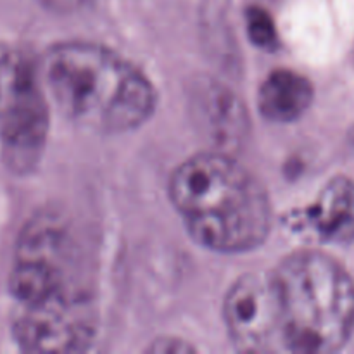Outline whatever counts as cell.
<instances>
[{"label": "cell", "instance_id": "obj_3", "mask_svg": "<svg viewBox=\"0 0 354 354\" xmlns=\"http://www.w3.org/2000/svg\"><path fill=\"white\" fill-rule=\"evenodd\" d=\"M282 353L330 354L354 334V280L322 251L287 256L268 273Z\"/></svg>", "mask_w": 354, "mask_h": 354}, {"label": "cell", "instance_id": "obj_6", "mask_svg": "<svg viewBox=\"0 0 354 354\" xmlns=\"http://www.w3.org/2000/svg\"><path fill=\"white\" fill-rule=\"evenodd\" d=\"M17 346L26 353H80L97 334V306L92 290L69 289L31 304H19L12 327Z\"/></svg>", "mask_w": 354, "mask_h": 354}, {"label": "cell", "instance_id": "obj_4", "mask_svg": "<svg viewBox=\"0 0 354 354\" xmlns=\"http://www.w3.org/2000/svg\"><path fill=\"white\" fill-rule=\"evenodd\" d=\"M48 133V102L26 54L0 44V144L16 171L40 159Z\"/></svg>", "mask_w": 354, "mask_h": 354}, {"label": "cell", "instance_id": "obj_7", "mask_svg": "<svg viewBox=\"0 0 354 354\" xmlns=\"http://www.w3.org/2000/svg\"><path fill=\"white\" fill-rule=\"evenodd\" d=\"M223 317L232 342L239 351L282 353L268 273H251L239 279L225 297Z\"/></svg>", "mask_w": 354, "mask_h": 354}, {"label": "cell", "instance_id": "obj_8", "mask_svg": "<svg viewBox=\"0 0 354 354\" xmlns=\"http://www.w3.org/2000/svg\"><path fill=\"white\" fill-rule=\"evenodd\" d=\"M306 221L317 237L332 244L354 241V182L348 176L332 178L306 211Z\"/></svg>", "mask_w": 354, "mask_h": 354}, {"label": "cell", "instance_id": "obj_9", "mask_svg": "<svg viewBox=\"0 0 354 354\" xmlns=\"http://www.w3.org/2000/svg\"><path fill=\"white\" fill-rule=\"evenodd\" d=\"M313 97V85L306 76L290 69H277L263 82L258 106L266 120L290 123L310 109Z\"/></svg>", "mask_w": 354, "mask_h": 354}, {"label": "cell", "instance_id": "obj_2", "mask_svg": "<svg viewBox=\"0 0 354 354\" xmlns=\"http://www.w3.org/2000/svg\"><path fill=\"white\" fill-rule=\"evenodd\" d=\"M169 196L194 241L209 251H251L270 234L268 194L248 168L223 152L183 161L171 175Z\"/></svg>", "mask_w": 354, "mask_h": 354}, {"label": "cell", "instance_id": "obj_12", "mask_svg": "<svg viewBox=\"0 0 354 354\" xmlns=\"http://www.w3.org/2000/svg\"><path fill=\"white\" fill-rule=\"evenodd\" d=\"M151 353H189L194 351L189 344L175 339H165V341H156L149 349Z\"/></svg>", "mask_w": 354, "mask_h": 354}, {"label": "cell", "instance_id": "obj_11", "mask_svg": "<svg viewBox=\"0 0 354 354\" xmlns=\"http://www.w3.org/2000/svg\"><path fill=\"white\" fill-rule=\"evenodd\" d=\"M41 6H45L47 9L54 10V12H76V10L83 9V7L90 6L93 0H40Z\"/></svg>", "mask_w": 354, "mask_h": 354}, {"label": "cell", "instance_id": "obj_10", "mask_svg": "<svg viewBox=\"0 0 354 354\" xmlns=\"http://www.w3.org/2000/svg\"><path fill=\"white\" fill-rule=\"evenodd\" d=\"M248 35L256 47L263 50H275L279 47V33L275 23L266 10L251 7L248 10Z\"/></svg>", "mask_w": 354, "mask_h": 354}, {"label": "cell", "instance_id": "obj_5", "mask_svg": "<svg viewBox=\"0 0 354 354\" xmlns=\"http://www.w3.org/2000/svg\"><path fill=\"white\" fill-rule=\"evenodd\" d=\"M76 251L64 225L52 214L35 216L19 235L9 277L17 304H31L52 294L82 289Z\"/></svg>", "mask_w": 354, "mask_h": 354}, {"label": "cell", "instance_id": "obj_1", "mask_svg": "<svg viewBox=\"0 0 354 354\" xmlns=\"http://www.w3.org/2000/svg\"><path fill=\"white\" fill-rule=\"evenodd\" d=\"M44 78L59 113L97 133H124L151 120L158 93L130 61L92 41L48 48Z\"/></svg>", "mask_w": 354, "mask_h": 354}]
</instances>
